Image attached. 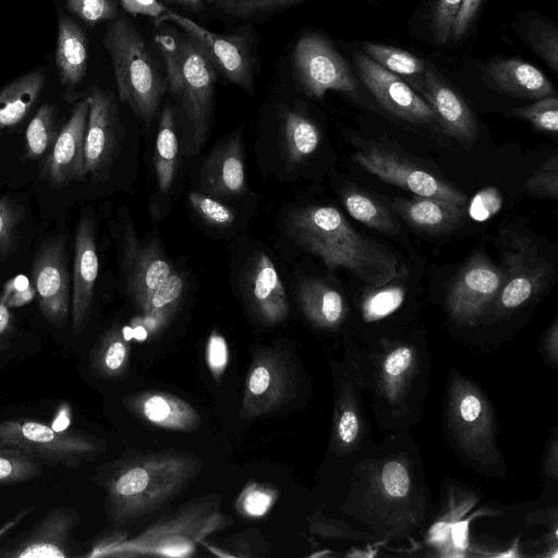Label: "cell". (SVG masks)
Segmentation results:
<instances>
[{"label":"cell","mask_w":558,"mask_h":558,"mask_svg":"<svg viewBox=\"0 0 558 558\" xmlns=\"http://www.w3.org/2000/svg\"><path fill=\"white\" fill-rule=\"evenodd\" d=\"M420 90L446 134L463 145L470 146L475 142L477 123L472 109L434 70H425Z\"/></svg>","instance_id":"19"},{"label":"cell","mask_w":558,"mask_h":558,"mask_svg":"<svg viewBox=\"0 0 558 558\" xmlns=\"http://www.w3.org/2000/svg\"><path fill=\"white\" fill-rule=\"evenodd\" d=\"M129 343L123 331L114 326L107 330L92 353V368L101 377L112 378L122 375L129 362Z\"/></svg>","instance_id":"31"},{"label":"cell","mask_w":558,"mask_h":558,"mask_svg":"<svg viewBox=\"0 0 558 558\" xmlns=\"http://www.w3.org/2000/svg\"><path fill=\"white\" fill-rule=\"evenodd\" d=\"M88 108L87 97L75 105L43 161V180L51 186H62L86 175L84 143Z\"/></svg>","instance_id":"14"},{"label":"cell","mask_w":558,"mask_h":558,"mask_svg":"<svg viewBox=\"0 0 558 558\" xmlns=\"http://www.w3.org/2000/svg\"><path fill=\"white\" fill-rule=\"evenodd\" d=\"M303 0H226L219 7L238 16H252Z\"/></svg>","instance_id":"45"},{"label":"cell","mask_w":558,"mask_h":558,"mask_svg":"<svg viewBox=\"0 0 558 558\" xmlns=\"http://www.w3.org/2000/svg\"><path fill=\"white\" fill-rule=\"evenodd\" d=\"M481 400L473 393L465 395L460 402V415L465 422H474L481 415Z\"/></svg>","instance_id":"53"},{"label":"cell","mask_w":558,"mask_h":558,"mask_svg":"<svg viewBox=\"0 0 558 558\" xmlns=\"http://www.w3.org/2000/svg\"><path fill=\"white\" fill-rule=\"evenodd\" d=\"M341 199L349 215L361 223L384 233L397 231L393 214L374 196L347 187L341 193Z\"/></svg>","instance_id":"30"},{"label":"cell","mask_w":558,"mask_h":558,"mask_svg":"<svg viewBox=\"0 0 558 558\" xmlns=\"http://www.w3.org/2000/svg\"><path fill=\"white\" fill-rule=\"evenodd\" d=\"M31 275L40 312L53 326H63L71 306V283L63 235L50 238L40 245Z\"/></svg>","instance_id":"9"},{"label":"cell","mask_w":558,"mask_h":558,"mask_svg":"<svg viewBox=\"0 0 558 558\" xmlns=\"http://www.w3.org/2000/svg\"><path fill=\"white\" fill-rule=\"evenodd\" d=\"M104 46L112 60L119 99L149 124L167 82L146 41L132 23L117 17L105 33Z\"/></svg>","instance_id":"4"},{"label":"cell","mask_w":558,"mask_h":558,"mask_svg":"<svg viewBox=\"0 0 558 558\" xmlns=\"http://www.w3.org/2000/svg\"><path fill=\"white\" fill-rule=\"evenodd\" d=\"M13 322L10 307L0 300V343L9 338L13 329Z\"/></svg>","instance_id":"55"},{"label":"cell","mask_w":558,"mask_h":558,"mask_svg":"<svg viewBox=\"0 0 558 558\" xmlns=\"http://www.w3.org/2000/svg\"><path fill=\"white\" fill-rule=\"evenodd\" d=\"M299 301L304 314L316 325L333 327L343 318L342 295L320 280L304 281L299 289Z\"/></svg>","instance_id":"27"},{"label":"cell","mask_w":558,"mask_h":558,"mask_svg":"<svg viewBox=\"0 0 558 558\" xmlns=\"http://www.w3.org/2000/svg\"><path fill=\"white\" fill-rule=\"evenodd\" d=\"M89 108L85 131V172L99 175L113 158L120 124L116 101L111 93L94 87L87 96Z\"/></svg>","instance_id":"15"},{"label":"cell","mask_w":558,"mask_h":558,"mask_svg":"<svg viewBox=\"0 0 558 558\" xmlns=\"http://www.w3.org/2000/svg\"><path fill=\"white\" fill-rule=\"evenodd\" d=\"M56 128V113L53 106L41 105L25 131V156L28 159H38L47 155L58 135Z\"/></svg>","instance_id":"33"},{"label":"cell","mask_w":558,"mask_h":558,"mask_svg":"<svg viewBox=\"0 0 558 558\" xmlns=\"http://www.w3.org/2000/svg\"><path fill=\"white\" fill-rule=\"evenodd\" d=\"M450 535L458 549H465L469 544V523L468 520L457 522L450 525Z\"/></svg>","instance_id":"54"},{"label":"cell","mask_w":558,"mask_h":558,"mask_svg":"<svg viewBox=\"0 0 558 558\" xmlns=\"http://www.w3.org/2000/svg\"><path fill=\"white\" fill-rule=\"evenodd\" d=\"M122 8L132 15H145L157 21L168 10L158 0H118Z\"/></svg>","instance_id":"51"},{"label":"cell","mask_w":558,"mask_h":558,"mask_svg":"<svg viewBox=\"0 0 558 558\" xmlns=\"http://www.w3.org/2000/svg\"><path fill=\"white\" fill-rule=\"evenodd\" d=\"M189 202L196 215L211 226L229 227L235 219L233 209L206 194L191 192Z\"/></svg>","instance_id":"40"},{"label":"cell","mask_w":558,"mask_h":558,"mask_svg":"<svg viewBox=\"0 0 558 558\" xmlns=\"http://www.w3.org/2000/svg\"><path fill=\"white\" fill-rule=\"evenodd\" d=\"M88 47L85 34L63 13L59 14L56 64L64 89L72 93L84 80Z\"/></svg>","instance_id":"25"},{"label":"cell","mask_w":558,"mask_h":558,"mask_svg":"<svg viewBox=\"0 0 558 558\" xmlns=\"http://www.w3.org/2000/svg\"><path fill=\"white\" fill-rule=\"evenodd\" d=\"M353 159L367 172L415 196L460 206L466 204V196L458 189L381 144L367 142L360 145Z\"/></svg>","instance_id":"7"},{"label":"cell","mask_w":558,"mask_h":558,"mask_svg":"<svg viewBox=\"0 0 558 558\" xmlns=\"http://www.w3.org/2000/svg\"><path fill=\"white\" fill-rule=\"evenodd\" d=\"M179 142L175 133L174 113L170 106L161 112L156 137L154 166L161 192H167L173 182L178 163Z\"/></svg>","instance_id":"29"},{"label":"cell","mask_w":558,"mask_h":558,"mask_svg":"<svg viewBox=\"0 0 558 558\" xmlns=\"http://www.w3.org/2000/svg\"><path fill=\"white\" fill-rule=\"evenodd\" d=\"M39 473V461L19 449L0 445V484L29 481Z\"/></svg>","instance_id":"35"},{"label":"cell","mask_w":558,"mask_h":558,"mask_svg":"<svg viewBox=\"0 0 558 558\" xmlns=\"http://www.w3.org/2000/svg\"><path fill=\"white\" fill-rule=\"evenodd\" d=\"M463 0H437L432 13V29L439 45L447 43Z\"/></svg>","instance_id":"43"},{"label":"cell","mask_w":558,"mask_h":558,"mask_svg":"<svg viewBox=\"0 0 558 558\" xmlns=\"http://www.w3.org/2000/svg\"><path fill=\"white\" fill-rule=\"evenodd\" d=\"M201 185L214 195L236 196L245 191L243 150L236 135L218 146L201 168Z\"/></svg>","instance_id":"22"},{"label":"cell","mask_w":558,"mask_h":558,"mask_svg":"<svg viewBox=\"0 0 558 558\" xmlns=\"http://www.w3.org/2000/svg\"><path fill=\"white\" fill-rule=\"evenodd\" d=\"M68 9L77 17L89 24L117 19L118 0H65Z\"/></svg>","instance_id":"41"},{"label":"cell","mask_w":558,"mask_h":558,"mask_svg":"<svg viewBox=\"0 0 558 558\" xmlns=\"http://www.w3.org/2000/svg\"><path fill=\"white\" fill-rule=\"evenodd\" d=\"M17 283L19 277L9 280L0 295V300L9 307L26 304L36 295L35 288L32 283L27 284L24 289H20Z\"/></svg>","instance_id":"48"},{"label":"cell","mask_w":558,"mask_h":558,"mask_svg":"<svg viewBox=\"0 0 558 558\" xmlns=\"http://www.w3.org/2000/svg\"><path fill=\"white\" fill-rule=\"evenodd\" d=\"M198 465L196 458L177 452L147 456L122 465L107 484L111 520L120 524L160 507L197 473Z\"/></svg>","instance_id":"2"},{"label":"cell","mask_w":558,"mask_h":558,"mask_svg":"<svg viewBox=\"0 0 558 558\" xmlns=\"http://www.w3.org/2000/svg\"><path fill=\"white\" fill-rule=\"evenodd\" d=\"M293 58L298 77L308 96L322 98L328 90L353 93L356 89L350 66L319 35L301 37Z\"/></svg>","instance_id":"8"},{"label":"cell","mask_w":558,"mask_h":558,"mask_svg":"<svg viewBox=\"0 0 558 558\" xmlns=\"http://www.w3.org/2000/svg\"><path fill=\"white\" fill-rule=\"evenodd\" d=\"M525 189L537 196L557 198L558 158L553 155L525 182Z\"/></svg>","instance_id":"42"},{"label":"cell","mask_w":558,"mask_h":558,"mask_svg":"<svg viewBox=\"0 0 558 558\" xmlns=\"http://www.w3.org/2000/svg\"><path fill=\"white\" fill-rule=\"evenodd\" d=\"M392 207L412 228L433 235L454 230L464 218V206L427 197L399 198Z\"/></svg>","instance_id":"24"},{"label":"cell","mask_w":558,"mask_h":558,"mask_svg":"<svg viewBox=\"0 0 558 558\" xmlns=\"http://www.w3.org/2000/svg\"><path fill=\"white\" fill-rule=\"evenodd\" d=\"M450 535V524L447 522H438L429 530V539L433 543L441 544Z\"/></svg>","instance_id":"56"},{"label":"cell","mask_w":558,"mask_h":558,"mask_svg":"<svg viewBox=\"0 0 558 558\" xmlns=\"http://www.w3.org/2000/svg\"><path fill=\"white\" fill-rule=\"evenodd\" d=\"M168 92L180 102L189 126V151L197 154L210 128L216 66L189 35L157 34Z\"/></svg>","instance_id":"3"},{"label":"cell","mask_w":558,"mask_h":558,"mask_svg":"<svg viewBox=\"0 0 558 558\" xmlns=\"http://www.w3.org/2000/svg\"><path fill=\"white\" fill-rule=\"evenodd\" d=\"M526 39L533 51L548 66L558 70V31L557 27L542 20H533L526 31Z\"/></svg>","instance_id":"37"},{"label":"cell","mask_w":558,"mask_h":558,"mask_svg":"<svg viewBox=\"0 0 558 558\" xmlns=\"http://www.w3.org/2000/svg\"><path fill=\"white\" fill-rule=\"evenodd\" d=\"M208 1H214V2H217L218 4H220V3H222L226 0H208Z\"/></svg>","instance_id":"58"},{"label":"cell","mask_w":558,"mask_h":558,"mask_svg":"<svg viewBox=\"0 0 558 558\" xmlns=\"http://www.w3.org/2000/svg\"><path fill=\"white\" fill-rule=\"evenodd\" d=\"M502 282V269L476 252L450 287L448 305L451 313L459 318H475L494 303Z\"/></svg>","instance_id":"12"},{"label":"cell","mask_w":558,"mask_h":558,"mask_svg":"<svg viewBox=\"0 0 558 558\" xmlns=\"http://www.w3.org/2000/svg\"><path fill=\"white\" fill-rule=\"evenodd\" d=\"M22 207L9 197H0V259L8 258L16 248L19 227L23 220Z\"/></svg>","instance_id":"38"},{"label":"cell","mask_w":558,"mask_h":558,"mask_svg":"<svg viewBox=\"0 0 558 558\" xmlns=\"http://www.w3.org/2000/svg\"><path fill=\"white\" fill-rule=\"evenodd\" d=\"M362 47L367 57L391 73L415 75L425 71L424 62L409 51L373 43Z\"/></svg>","instance_id":"34"},{"label":"cell","mask_w":558,"mask_h":558,"mask_svg":"<svg viewBox=\"0 0 558 558\" xmlns=\"http://www.w3.org/2000/svg\"><path fill=\"white\" fill-rule=\"evenodd\" d=\"M504 282L494 301L501 311L515 310L532 300L549 283L554 265L523 231L505 228L499 232Z\"/></svg>","instance_id":"5"},{"label":"cell","mask_w":558,"mask_h":558,"mask_svg":"<svg viewBox=\"0 0 558 558\" xmlns=\"http://www.w3.org/2000/svg\"><path fill=\"white\" fill-rule=\"evenodd\" d=\"M45 84L43 70L12 81L0 92V131L20 123L31 111Z\"/></svg>","instance_id":"26"},{"label":"cell","mask_w":558,"mask_h":558,"mask_svg":"<svg viewBox=\"0 0 558 558\" xmlns=\"http://www.w3.org/2000/svg\"><path fill=\"white\" fill-rule=\"evenodd\" d=\"M513 113L542 132L557 134L558 99L556 95L536 99L532 105L515 109Z\"/></svg>","instance_id":"39"},{"label":"cell","mask_w":558,"mask_h":558,"mask_svg":"<svg viewBox=\"0 0 558 558\" xmlns=\"http://www.w3.org/2000/svg\"><path fill=\"white\" fill-rule=\"evenodd\" d=\"M291 387L288 364L275 351H264L253 361L246 377L242 412L248 416L268 413L287 399Z\"/></svg>","instance_id":"18"},{"label":"cell","mask_w":558,"mask_h":558,"mask_svg":"<svg viewBox=\"0 0 558 558\" xmlns=\"http://www.w3.org/2000/svg\"><path fill=\"white\" fill-rule=\"evenodd\" d=\"M337 432L343 444L350 445L354 441L359 432V420L353 411L347 410L340 415Z\"/></svg>","instance_id":"52"},{"label":"cell","mask_w":558,"mask_h":558,"mask_svg":"<svg viewBox=\"0 0 558 558\" xmlns=\"http://www.w3.org/2000/svg\"><path fill=\"white\" fill-rule=\"evenodd\" d=\"M184 290L181 274L171 271L167 279L153 292L145 312L144 323L150 330L163 327L175 313Z\"/></svg>","instance_id":"32"},{"label":"cell","mask_w":558,"mask_h":558,"mask_svg":"<svg viewBox=\"0 0 558 558\" xmlns=\"http://www.w3.org/2000/svg\"><path fill=\"white\" fill-rule=\"evenodd\" d=\"M274 500L275 495L271 490L256 485L243 493L240 506L247 515L260 517L268 511Z\"/></svg>","instance_id":"46"},{"label":"cell","mask_w":558,"mask_h":558,"mask_svg":"<svg viewBox=\"0 0 558 558\" xmlns=\"http://www.w3.org/2000/svg\"><path fill=\"white\" fill-rule=\"evenodd\" d=\"M206 355L211 373L216 377L220 376L228 363V345L217 331H213L208 339Z\"/></svg>","instance_id":"47"},{"label":"cell","mask_w":558,"mask_h":558,"mask_svg":"<svg viewBox=\"0 0 558 558\" xmlns=\"http://www.w3.org/2000/svg\"><path fill=\"white\" fill-rule=\"evenodd\" d=\"M0 445L19 449L37 461L66 468H77L100 449L98 440L88 435L56 429L28 418L1 420Z\"/></svg>","instance_id":"6"},{"label":"cell","mask_w":558,"mask_h":558,"mask_svg":"<svg viewBox=\"0 0 558 558\" xmlns=\"http://www.w3.org/2000/svg\"><path fill=\"white\" fill-rule=\"evenodd\" d=\"M77 524L78 514L73 509L52 508L11 547L0 550V557H69Z\"/></svg>","instance_id":"17"},{"label":"cell","mask_w":558,"mask_h":558,"mask_svg":"<svg viewBox=\"0 0 558 558\" xmlns=\"http://www.w3.org/2000/svg\"><path fill=\"white\" fill-rule=\"evenodd\" d=\"M354 59L362 82L384 109L408 122L427 125L437 123L428 104L398 75L365 53L356 52Z\"/></svg>","instance_id":"11"},{"label":"cell","mask_w":558,"mask_h":558,"mask_svg":"<svg viewBox=\"0 0 558 558\" xmlns=\"http://www.w3.org/2000/svg\"><path fill=\"white\" fill-rule=\"evenodd\" d=\"M281 134L286 156L291 163H299L310 157L320 143L317 125L294 110H286L282 113Z\"/></svg>","instance_id":"28"},{"label":"cell","mask_w":558,"mask_h":558,"mask_svg":"<svg viewBox=\"0 0 558 558\" xmlns=\"http://www.w3.org/2000/svg\"><path fill=\"white\" fill-rule=\"evenodd\" d=\"M489 86L507 95L539 99L556 95L551 82L534 65L515 58L497 59L483 68Z\"/></svg>","instance_id":"20"},{"label":"cell","mask_w":558,"mask_h":558,"mask_svg":"<svg viewBox=\"0 0 558 558\" xmlns=\"http://www.w3.org/2000/svg\"><path fill=\"white\" fill-rule=\"evenodd\" d=\"M412 362V351L407 347H400L392 351L386 359L384 369L388 378L396 379L409 369Z\"/></svg>","instance_id":"49"},{"label":"cell","mask_w":558,"mask_h":558,"mask_svg":"<svg viewBox=\"0 0 558 558\" xmlns=\"http://www.w3.org/2000/svg\"><path fill=\"white\" fill-rule=\"evenodd\" d=\"M128 403L131 410L158 427L192 430L201 422L197 411L189 402L170 393L144 392L131 398Z\"/></svg>","instance_id":"23"},{"label":"cell","mask_w":558,"mask_h":558,"mask_svg":"<svg viewBox=\"0 0 558 558\" xmlns=\"http://www.w3.org/2000/svg\"><path fill=\"white\" fill-rule=\"evenodd\" d=\"M174 3H179L192 9H199L204 5L205 0H166Z\"/></svg>","instance_id":"57"},{"label":"cell","mask_w":558,"mask_h":558,"mask_svg":"<svg viewBox=\"0 0 558 558\" xmlns=\"http://www.w3.org/2000/svg\"><path fill=\"white\" fill-rule=\"evenodd\" d=\"M247 295L258 317L267 324H278L288 315V298L283 282L268 255L254 259L247 276Z\"/></svg>","instance_id":"21"},{"label":"cell","mask_w":558,"mask_h":558,"mask_svg":"<svg viewBox=\"0 0 558 558\" xmlns=\"http://www.w3.org/2000/svg\"><path fill=\"white\" fill-rule=\"evenodd\" d=\"M367 293L362 303L364 319L378 320L397 311L404 300L405 291L398 284H385L377 287Z\"/></svg>","instance_id":"36"},{"label":"cell","mask_w":558,"mask_h":558,"mask_svg":"<svg viewBox=\"0 0 558 558\" xmlns=\"http://www.w3.org/2000/svg\"><path fill=\"white\" fill-rule=\"evenodd\" d=\"M121 250L126 291L143 314L153 292L171 274V265L157 241L140 244L132 230L124 231Z\"/></svg>","instance_id":"13"},{"label":"cell","mask_w":558,"mask_h":558,"mask_svg":"<svg viewBox=\"0 0 558 558\" xmlns=\"http://www.w3.org/2000/svg\"><path fill=\"white\" fill-rule=\"evenodd\" d=\"M286 227L294 243L329 269L345 268L375 287L390 283L400 272L399 260L388 248L360 234L332 206L296 208Z\"/></svg>","instance_id":"1"},{"label":"cell","mask_w":558,"mask_h":558,"mask_svg":"<svg viewBox=\"0 0 558 558\" xmlns=\"http://www.w3.org/2000/svg\"><path fill=\"white\" fill-rule=\"evenodd\" d=\"M165 21L174 23L192 37L227 80L247 92L252 90V58L248 44L243 37L214 33L170 10H167L158 20V22Z\"/></svg>","instance_id":"10"},{"label":"cell","mask_w":558,"mask_h":558,"mask_svg":"<svg viewBox=\"0 0 558 558\" xmlns=\"http://www.w3.org/2000/svg\"><path fill=\"white\" fill-rule=\"evenodd\" d=\"M98 269L94 221L88 215H84L75 231L71 278L70 314L75 333H81L88 322Z\"/></svg>","instance_id":"16"},{"label":"cell","mask_w":558,"mask_h":558,"mask_svg":"<svg viewBox=\"0 0 558 558\" xmlns=\"http://www.w3.org/2000/svg\"><path fill=\"white\" fill-rule=\"evenodd\" d=\"M381 483L385 492L395 498L404 497L411 484L405 466L398 461H389L383 466Z\"/></svg>","instance_id":"44"},{"label":"cell","mask_w":558,"mask_h":558,"mask_svg":"<svg viewBox=\"0 0 558 558\" xmlns=\"http://www.w3.org/2000/svg\"><path fill=\"white\" fill-rule=\"evenodd\" d=\"M482 0H463L460 10L451 27L450 36L453 39L461 38L472 23Z\"/></svg>","instance_id":"50"}]
</instances>
